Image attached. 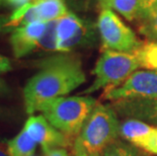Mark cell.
<instances>
[{"label":"cell","mask_w":157,"mask_h":156,"mask_svg":"<svg viewBox=\"0 0 157 156\" xmlns=\"http://www.w3.org/2000/svg\"><path fill=\"white\" fill-rule=\"evenodd\" d=\"M11 70V63L7 58L0 55V73H4Z\"/></svg>","instance_id":"cell-22"},{"label":"cell","mask_w":157,"mask_h":156,"mask_svg":"<svg viewBox=\"0 0 157 156\" xmlns=\"http://www.w3.org/2000/svg\"><path fill=\"white\" fill-rule=\"evenodd\" d=\"M121 123L111 105L98 104L83 124L72 146V151L87 156L101 154L106 146L120 137Z\"/></svg>","instance_id":"cell-2"},{"label":"cell","mask_w":157,"mask_h":156,"mask_svg":"<svg viewBox=\"0 0 157 156\" xmlns=\"http://www.w3.org/2000/svg\"><path fill=\"white\" fill-rule=\"evenodd\" d=\"M47 29L46 22H33L14 29L10 36V45L15 58H22L38 49Z\"/></svg>","instance_id":"cell-10"},{"label":"cell","mask_w":157,"mask_h":156,"mask_svg":"<svg viewBox=\"0 0 157 156\" xmlns=\"http://www.w3.org/2000/svg\"><path fill=\"white\" fill-rule=\"evenodd\" d=\"M39 67L40 71L23 88L25 107L29 116L39 112L44 102L68 94L86 81L80 59L68 53L45 59Z\"/></svg>","instance_id":"cell-1"},{"label":"cell","mask_w":157,"mask_h":156,"mask_svg":"<svg viewBox=\"0 0 157 156\" xmlns=\"http://www.w3.org/2000/svg\"><path fill=\"white\" fill-rule=\"evenodd\" d=\"M116 112L126 119H136L157 126V98L121 99L112 102Z\"/></svg>","instance_id":"cell-11"},{"label":"cell","mask_w":157,"mask_h":156,"mask_svg":"<svg viewBox=\"0 0 157 156\" xmlns=\"http://www.w3.org/2000/svg\"><path fill=\"white\" fill-rule=\"evenodd\" d=\"M96 104V99L90 96H61L44 102L39 112L53 127L75 141Z\"/></svg>","instance_id":"cell-3"},{"label":"cell","mask_w":157,"mask_h":156,"mask_svg":"<svg viewBox=\"0 0 157 156\" xmlns=\"http://www.w3.org/2000/svg\"><path fill=\"white\" fill-rule=\"evenodd\" d=\"M87 156H101V154H98V153H94V154H89Z\"/></svg>","instance_id":"cell-27"},{"label":"cell","mask_w":157,"mask_h":156,"mask_svg":"<svg viewBox=\"0 0 157 156\" xmlns=\"http://www.w3.org/2000/svg\"><path fill=\"white\" fill-rule=\"evenodd\" d=\"M57 21L47 22V29L39 43L38 49L46 52H57V36H56Z\"/></svg>","instance_id":"cell-17"},{"label":"cell","mask_w":157,"mask_h":156,"mask_svg":"<svg viewBox=\"0 0 157 156\" xmlns=\"http://www.w3.org/2000/svg\"><path fill=\"white\" fill-rule=\"evenodd\" d=\"M102 98L116 101L121 99L157 98V72L135 71L117 87L105 89Z\"/></svg>","instance_id":"cell-7"},{"label":"cell","mask_w":157,"mask_h":156,"mask_svg":"<svg viewBox=\"0 0 157 156\" xmlns=\"http://www.w3.org/2000/svg\"><path fill=\"white\" fill-rule=\"evenodd\" d=\"M44 156H69L66 148H54L50 150H45Z\"/></svg>","instance_id":"cell-21"},{"label":"cell","mask_w":157,"mask_h":156,"mask_svg":"<svg viewBox=\"0 0 157 156\" xmlns=\"http://www.w3.org/2000/svg\"><path fill=\"white\" fill-rule=\"evenodd\" d=\"M157 11V0H140L139 21H142Z\"/></svg>","instance_id":"cell-19"},{"label":"cell","mask_w":157,"mask_h":156,"mask_svg":"<svg viewBox=\"0 0 157 156\" xmlns=\"http://www.w3.org/2000/svg\"><path fill=\"white\" fill-rule=\"evenodd\" d=\"M102 50L134 53L142 42H140L135 32L122 21V19L112 9L102 8L96 22Z\"/></svg>","instance_id":"cell-5"},{"label":"cell","mask_w":157,"mask_h":156,"mask_svg":"<svg viewBox=\"0 0 157 156\" xmlns=\"http://www.w3.org/2000/svg\"><path fill=\"white\" fill-rule=\"evenodd\" d=\"M101 4L102 8L118 11L129 21H133L139 17L140 0H105Z\"/></svg>","instance_id":"cell-13"},{"label":"cell","mask_w":157,"mask_h":156,"mask_svg":"<svg viewBox=\"0 0 157 156\" xmlns=\"http://www.w3.org/2000/svg\"><path fill=\"white\" fill-rule=\"evenodd\" d=\"M133 54L137 56L142 68L157 72V42L142 43Z\"/></svg>","instance_id":"cell-15"},{"label":"cell","mask_w":157,"mask_h":156,"mask_svg":"<svg viewBox=\"0 0 157 156\" xmlns=\"http://www.w3.org/2000/svg\"><path fill=\"white\" fill-rule=\"evenodd\" d=\"M33 1H35V0H4L6 7H13L14 9L28 4V3H31Z\"/></svg>","instance_id":"cell-20"},{"label":"cell","mask_w":157,"mask_h":156,"mask_svg":"<svg viewBox=\"0 0 157 156\" xmlns=\"http://www.w3.org/2000/svg\"><path fill=\"white\" fill-rule=\"evenodd\" d=\"M3 7H6L4 0H0V9H2Z\"/></svg>","instance_id":"cell-26"},{"label":"cell","mask_w":157,"mask_h":156,"mask_svg":"<svg viewBox=\"0 0 157 156\" xmlns=\"http://www.w3.org/2000/svg\"><path fill=\"white\" fill-rule=\"evenodd\" d=\"M120 136L125 141L147 154L157 155V126L149 123L126 119L121 123Z\"/></svg>","instance_id":"cell-8"},{"label":"cell","mask_w":157,"mask_h":156,"mask_svg":"<svg viewBox=\"0 0 157 156\" xmlns=\"http://www.w3.org/2000/svg\"><path fill=\"white\" fill-rule=\"evenodd\" d=\"M101 156H148L141 149L118 138L103 149Z\"/></svg>","instance_id":"cell-16"},{"label":"cell","mask_w":157,"mask_h":156,"mask_svg":"<svg viewBox=\"0 0 157 156\" xmlns=\"http://www.w3.org/2000/svg\"><path fill=\"white\" fill-rule=\"evenodd\" d=\"M32 156H34V155H32Z\"/></svg>","instance_id":"cell-29"},{"label":"cell","mask_w":157,"mask_h":156,"mask_svg":"<svg viewBox=\"0 0 157 156\" xmlns=\"http://www.w3.org/2000/svg\"><path fill=\"white\" fill-rule=\"evenodd\" d=\"M99 1H101V2H103V1H105V0H99Z\"/></svg>","instance_id":"cell-28"},{"label":"cell","mask_w":157,"mask_h":156,"mask_svg":"<svg viewBox=\"0 0 157 156\" xmlns=\"http://www.w3.org/2000/svg\"><path fill=\"white\" fill-rule=\"evenodd\" d=\"M28 135L36 144L43 147V150L54 148H67L71 140L63 133L50 124L43 115L31 116L23 127Z\"/></svg>","instance_id":"cell-9"},{"label":"cell","mask_w":157,"mask_h":156,"mask_svg":"<svg viewBox=\"0 0 157 156\" xmlns=\"http://www.w3.org/2000/svg\"><path fill=\"white\" fill-rule=\"evenodd\" d=\"M7 146L10 156H32L36 151V143L22 129L18 135L7 142Z\"/></svg>","instance_id":"cell-14"},{"label":"cell","mask_w":157,"mask_h":156,"mask_svg":"<svg viewBox=\"0 0 157 156\" xmlns=\"http://www.w3.org/2000/svg\"><path fill=\"white\" fill-rule=\"evenodd\" d=\"M139 21L140 34L150 42H157V11Z\"/></svg>","instance_id":"cell-18"},{"label":"cell","mask_w":157,"mask_h":156,"mask_svg":"<svg viewBox=\"0 0 157 156\" xmlns=\"http://www.w3.org/2000/svg\"><path fill=\"white\" fill-rule=\"evenodd\" d=\"M33 2L41 22L57 21L69 12L66 0H35Z\"/></svg>","instance_id":"cell-12"},{"label":"cell","mask_w":157,"mask_h":156,"mask_svg":"<svg viewBox=\"0 0 157 156\" xmlns=\"http://www.w3.org/2000/svg\"><path fill=\"white\" fill-rule=\"evenodd\" d=\"M140 67L138 58L133 53L105 50L93 69L94 80L82 93L90 94L99 89L117 87Z\"/></svg>","instance_id":"cell-4"},{"label":"cell","mask_w":157,"mask_h":156,"mask_svg":"<svg viewBox=\"0 0 157 156\" xmlns=\"http://www.w3.org/2000/svg\"><path fill=\"white\" fill-rule=\"evenodd\" d=\"M0 156H10L8 152V146L6 142L0 143Z\"/></svg>","instance_id":"cell-23"},{"label":"cell","mask_w":157,"mask_h":156,"mask_svg":"<svg viewBox=\"0 0 157 156\" xmlns=\"http://www.w3.org/2000/svg\"><path fill=\"white\" fill-rule=\"evenodd\" d=\"M69 156H84V155L80 154V153H77V152H75V151H72V153L70 154Z\"/></svg>","instance_id":"cell-25"},{"label":"cell","mask_w":157,"mask_h":156,"mask_svg":"<svg viewBox=\"0 0 157 156\" xmlns=\"http://www.w3.org/2000/svg\"><path fill=\"white\" fill-rule=\"evenodd\" d=\"M57 52L70 53L76 49L90 47L95 43V26L89 21L68 12L57 19Z\"/></svg>","instance_id":"cell-6"},{"label":"cell","mask_w":157,"mask_h":156,"mask_svg":"<svg viewBox=\"0 0 157 156\" xmlns=\"http://www.w3.org/2000/svg\"><path fill=\"white\" fill-rule=\"evenodd\" d=\"M9 90H8V87L6 86V84L3 82L1 79H0V95L1 94H5L7 93Z\"/></svg>","instance_id":"cell-24"}]
</instances>
